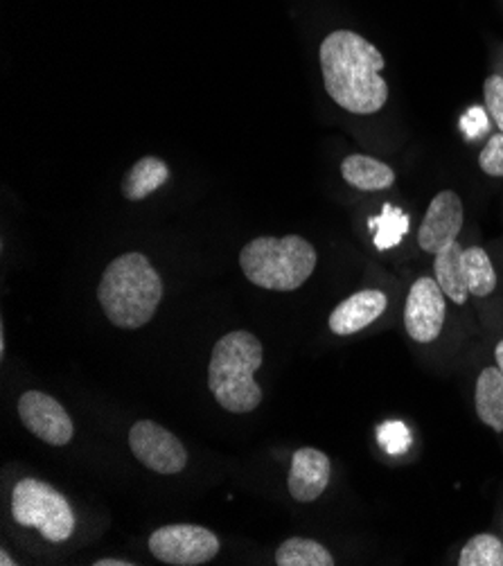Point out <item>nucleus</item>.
Returning a JSON list of instances; mask_svg holds the SVG:
<instances>
[{"label":"nucleus","mask_w":503,"mask_h":566,"mask_svg":"<svg viewBox=\"0 0 503 566\" xmlns=\"http://www.w3.org/2000/svg\"><path fill=\"white\" fill-rule=\"evenodd\" d=\"M321 73L327 95L344 111L370 116L388 102V84L381 77L384 54L361 34L337 30L318 48Z\"/></svg>","instance_id":"1"},{"label":"nucleus","mask_w":503,"mask_h":566,"mask_svg":"<svg viewBox=\"0 0 503 566\" xmlns=\"http://www.w3.org/2000/svg\"><path fill=\"white\" fill-rule=\"evenodd\" d=\"M97 301L116 327L138 329L154 318L163 301V280L147 255L125 253L104 269Z\"/></svg>","instance_id":"2"},{"label":"nucleus","mask_w":503,"mask_h":566,"mask_svg":"<svg viewBox=\"0 0 503 566\" xmlns=\"http://www.w3.org/2000/svg\"><path fill=\"white\" fill-rule=\"evenodd\" d=\"M262 359V344L251 332L238 329L219 338L208 364V388L221 409L251 413L260 407L262 388L255 381V370Z\"/></svg>","instance_id":"3"},{"label":"nucleus","mask_w":503,"mask_h":566,"mask_svg":"<svg viewBox=\"0 0 503 566\" xmlns=\"http://www.w3.org/2000/svg\"><path fill=\"white\" fill-rule=\"evenodd\" d=\"M316 249L298 238H255L240 253V266L253 285L269 292H296L316 269Z\"/></svg>","instance_id":"4"},{"label":"nucleus","mask_w":503,"mask_h":566,"mask_svg":"<svg viewBox=\"0 0 503 566\" xmlns=\"http://www.w3.org/2000/svg\"><path fill=\"white\" fill-rule=\"evenodd\" d=\"M12 517L17 524L36 528L48 542H66L75 533V515L69 499L39 479H23L12 492Z\"/></svg>","instance_id":"5"},{"label":"nucleus","mask_w":503,"mask_h":566,"mask_svg":"<svg viewBox=\"0 0 503 566\" xmlns=\"http://www.w3.org/2000/svg\"><path fill=\"white\" fill-rule=\"evenodd\" d=\"M151 555L172 566H199L219 553V539L212 531L195 524L163 526L149 537Z\"/></svg>","instance_id":"6"},{"label":"nucleus","mask_w":503,"mask_h":566,"mask_svg":"<svg viewBox=\"0 0 503 566\" xmlns=\"http://www.w3.org/2000/svg\"><path fill=\"white\" fill-rule=\"evenodd\" d=\"M132 454L151 472L179 474L188 465L184 442L154 420H138L129 431Z\"/></svg>","instance_id":"7"},{"label":"nucleus","mask_w":503,"mask_h":566,"mask_svg":"<svg viewBox=\"0 0 503 566\" xmlns=\"http://www.w3.org/2000/svg\"><path fill=\"white\" fill-rule=\"evenodd\" d=\"M447 316L444 292L436 282V277L422 275L418 277L405 305V327L407 334L418 344H431L440 336Z\"/></svg>","instance_id":"8"},{"label":"nucleus","mask_w":503,"mask_h":566,"mask_svg":"<svg viewBox=\"0 0 503 566\" xmlns=\"http://www.w3.org/2000/svg\"><path fill=\"white\" fill-rule=\"evenodd\" d=\"M19 416L32 436L52 447H64L75 436V427L69 411L57 400L50 398L48 392H23L19 400Z\"/></svg>","instance_id":"9"},{"label":"nucleus","mask_w":503,"mask_h":566,"mask_svg":"<svg viewBox=\"0 0 503 566\" xmlns=\"http://www.w3.org/2000/svg\"><path fill=\"white\" fill-rule=\"evenodd\" d=\"M463 221H465V208L461 197L452 190L438 192L431 199L427 214L420 223V231H418L420 249L436 255L444 247H450L452 242H457L459 233L463 231Z\"/></svg>","instance_id":"10"},{"label":"nucleus","mask_w":503,"mask_h":566,"mask_svg":"<svg viewBox=\"0 0 503 566\" xmlns=\"http://www.w3.org/2000/svg\"><path fill=\"white\" fill-rule=\"evenodd\" d=\"M329 476L332 465L327 454H323L321 449L314 447H303L292 459V472L287 483L290 494L301 503L316 501L327 490Z\"/></svg>","instance_id":"11"},{"label":"nucleus","mask_w":503,"mask_h":566,"mask_svg":"<svg viewBox=\"0 0 503 566\" xmlns=\"http://www.w3.org/2000/svg\"><path fill=\"white\" fill-rule=\"evenodd\" d=\"M388 305L384 292L364 290L339 303L329 314V329L339 336H350L375 323Z\"/></svg>","instance_id":"12"},{"label":"nucleus","mask_w":503,"mask_h":566,"mask_svg":"<svg viewBox=\"0 0 503 566\" xmlns=\"http://www.w3.org/2000/svg\"><path fill=\"white\" fill-rule=\"evenodd\" d=\"M342 177L348 186L364 192H379L394 188L396 172L394 167L364 154H353L342 163Z\"/></svg>","instance_id":"13"},{"label":"nucleus","mask_w":503,"mask_h":566,"mask_svg":"<svg viewBox=\"0 0 503 566\" xmlns=\"http://www.w3.org/2000/svg\"><path fill=\"white\" fill-rule=\"evenodd\" d=\"M463 251L465 249L457 240L450 247H444L442 251H438L436 262H433L436 282L440 285V290L444 292V296L457 305H465L468 296H470L468 280H465Z\"/></svg>","instance_id":"14"},{"label":"nucleus","mask_w":503,"mask_h":566,"mask_svg":"<svg viewBox=\"0 0 503 566\" xmlns=\"http://www.w3.org/2000/svg\"><path fill=\"white\" fill-rule=\"evenodd\" d=\"M476 416L483 424L503 433V373L499 366L483 368L476 379Z\"/></svg>","instance_id":"15"},{"label":"nucleus","mask_w":503,"mask_h":566,"mask_svg":"<svg viewBox=\"0 0 503 566\" xmlns=\"http://www.w3.org/2000/svg\"><path fill=\"white\" fill-rule=\"evenodd\" d=\"M170 179V167L156 156H145L134 163V167L123 179V197L127 201H143L154 195L163 184Z\"/></svg>","instance_id":"16"},{"label":"nucleus","mask_w":503,"mask_h":566,"mask_svg":"<svg viewBox=\"0 0 503 566\" xmlns=\"http://www.w3.org/2000/svg\"><path fill=\"white\" fill-rule=\"evenodd\" d=\"M277 566H334L332 553L307 537H292L275 551Z\"/></svg>","instance_id":"17"},{"label":"nucleus","mask_w":503,"mask_h":566,"mask_svg":"<svg viewBox=\"0 0 503 566\" xmlns=\"http://www.w3.org/2000/svg\"><path fill=\"white\" fill-rule=\"evenodd\" d=\"M463 264H465V280L470 294L485 298L496 287V273L490 262V255L481 247H470L463 251Z\"/></svg>","instance_id":"18"},{"label":"nucleus","mask_w":503,"mask_h":566,"mask_svg":"<svg viewBox=\"0 0 503 566\" xmlns=\"http://www.w3.org/2000/svg\"><path fill=\"white\" fill-rule=\"evenodd\" d=\"M370 229H377V235H375L377 249L386 251V249H394L402 242V235L409 229V219L400 208L384 206L381 217L370 219Z\"/></svg>","instance_id":"19"},{"label":"nucleus","mask_w":503,"mask_h":566,"mask_svg":"<svg viewBox=\"0 0 503 566\" xmlns=\"http://www.w3.org/2000/svg\"><path fill=\"white\" fill-rule=\"evenodd\" d=\"M461 566H503V544L499 537L474 535L459 555Z\"/></svg>","instance_id":"20"},{"label":"nucleus","mask_w":503,"mask_h":566,"mask_svg":"<svg viewBox=\"0 0 503 566\" xmlns=\"http://www.w3.org/2000/svg\"><path fill=\"white\" fill-rule=\"evenodd\" d=\"M379 444L388 451V454H405V451L411 447V433L402 422H384L377 429Z\"/></svg>","instance_id":"21"},{"label":"nucleus","mask_w":503,"mask_h":566,"mask_svg":"<svg viewBox=\"0 0 503 566\" xmlns=\"http://www.w3.org/2000/svg\"><path fill=\"white\" fill-rule=\"evenodd\" d=\"M479 165L488 177H494V179L503 177V134L490 136L488 145L479 156Z\"/></svg>","instance_id":"22"},{"label":"nucleus","mask_w":503,"mask_h":566,"mask_svg":"<svg viewBox=\"0 0 503 566\" xmlns=\"http://www.w3.org/2000/svg\"><path fill=\"white\" fill-rule=\"evenodd\" d=\"M483 93H485L488 113L492 116L494 125L503 134V77L501 75H490L483 84Z\"/></svg>","instance_id":"23"},{"label":"nucleus","mask_w":503,"mask_h":566,"mask_svg":"<svg viewBox=\"0 0 503 566\" xmlns=\"http://www.w3.org/2000/svg\"><path fill=\"white\" fill-rule=\"evenodd\" d=\"M485 127H488V120H485V113L481 108H472L463 118V129L468 132L470 138H474L479 132H485Z\"/></svg>","instance_id":"24"},{"label":"nucleus","mask_w":503,"mask_h":566,"mask_svg":"<svg viewBox=\"0 0 503 566\" xmlns=\"http://www.w3.org/2000/svg\"><path fill=\"white\" fill-rule=\"evenodd\" d=\"M93 564L95 566H132L134 562H127V559H97Z\"/></svg>","instance_id":"25"},{"label":"nucleus","mask_w":503,"mask_h":566,"mask_svg":"<svg viewBox=\"0 0 503 566\" xmlns=\"http://www.w3.org/2000/svg\"><path fill=\"white\" fill-rule=\"evenodd\" d=\"M494 357H496V366H499V370L503 373V342H499V344H496V348H494Z\"/></svg>","instance_id":"26"},{"label":"nucleus","mask_w":503,"mask_h":566,"mask_svg":"<svg viewBox=\"0 0 503 566\" xmlns=\"http://www.w3.org/2000/svg\"><path fill=\"white\" fill-rule=\"evenodd\" d=\"M0 564H3V566H12V564H17L12 557H10V553L3 548V551H0Z\"/></svg>","instance_id":"27"}]
</instances>
